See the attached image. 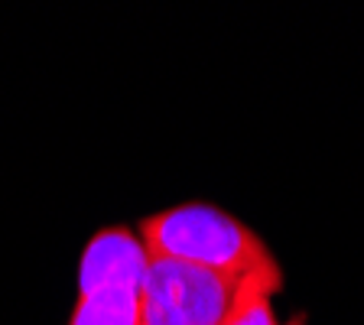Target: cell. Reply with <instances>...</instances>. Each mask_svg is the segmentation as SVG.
I'll return each mask as SVG.
<instances>
[{"label": "cell", "mask_w": 364, "mask_h": 325, "mask_svg": "<svg viewBox=\"0 0 364 325\" xmlns=\"http://www.w3.org/2000/svg\"><path fill=\"white\" fill-rule=\"evenodd\" d=\"M68 325H140V289L78 296Z\"/></svg>", "instance_id": "5b68a950"}, {"label": "cell", "mask_w": 364, "mask_h": 325, "mask_svg": "<svg viewBox=\"0 0 364 325\" xmlns=\"http://www.w3.org/2000/svg\"><path fill=\"white\" fill-rule=\"evenodd\" d=\"M146 270H150V257L134 228H98L78 257V296H95L107 289H140Z\"/></svg>", "instance_id": "3957f363"}, {"label": "cell", "mask_w": 364, "mask_h": 325, "mask_svg": "<svg viewBox=\"0 0 364 325\" xmlns=\"http://www.w3.org/2000/svg\"><path fill=\"white\" fill-rule=\"evenodd\" d=\"M134 231L150 260L198 267L235 283L250 273H283L264 238L212 202H182L153 212L136 221Z\"/></svg>", "instance_id": "6da1fadb"}, {"label": "cell", "mask_w": 364, "mask_h": 325, "mask_svg": "<svg viewBox=\"0 0 364 325\" xmlns=\"http://www.w3.org/2000/svg\"><path fill=\"white\" fill-rule=\"evenodd\" d=\"M283 325H306V312H296L289 322H283Z\"/></svg>", "instance_id": "8992f818"}, {"label": "cell", "mask_w": 364, "mask_h": 325, "mask_svg": "<svg viewBox=\"0 0 364 325\" xmlns=\"http://www.w3.org/2000/svg\"><path fill=\"white\" fill-rule=\"evenodd\" d=\"M283 289V273H250L237 280L221 325H277L273 293Z\"/></svg>", "instance_id": "277c9868"}, {"label": "cell", "mask_w": 364, "mask_h": 325, "mask_svg": "<svg viewBox=\"0 0 364 325\" xmlns=\"http://www.w3.org/2000/svg\"><path fill=\"white\" fill-rule=\"evenodd\" d=\"M235 287L198 267L150 260L140 287V325H221Z\"/></svg>", "instance_id": "7a4b0ae2"}]
</instances>
